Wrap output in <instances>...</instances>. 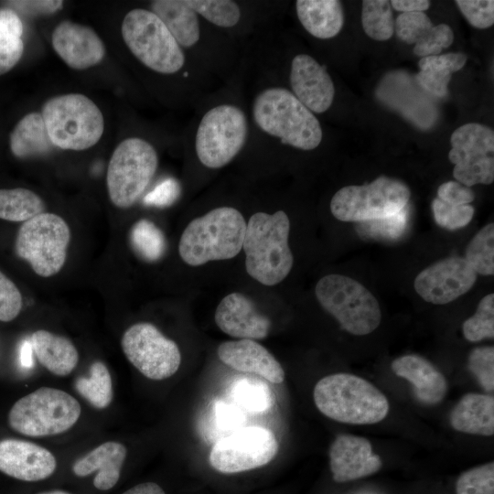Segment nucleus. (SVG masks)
<instances>
[{"label": "nucleus", "mask_w": 494, "mask_h": 494, "mask_svg": "<svg viewBox=\"0 0 494 494\" xmlns=\"http://www.w3.org/2000/svg\"><path fill=\"white\" fill-rule=\"evenodd\" d=\"M158 166L155 147L140 137H129L114 149L109 161L106 184L117 208L132 207L142 197Z\"/></svg>", "instance_id": "1a4fd4ad"}, {"label": "nucleus", "mask_w": 494, "mask_h": 494, "mask_svg": "<svg viewBox=\"0 0 494 494\" xmlns=\"http://www.w3.org/2000/svg\"><path fill=\"white\" fill-rule=\"evenodd\" d=\"M81 413V404L68 392L41 387L14 403L8 424L14 431L27 436H49L70 429Z\"/></svg>", "instance_id": "423d86ee"}, {"label": "nucleus", "mask_w": 494, "mask_h": 494, "mask_svg": "<svg viewBox=\"0 0 494 494\" xmlns=\"http://www.w3.org/2000/svg\"><path fill=\"white\" fill-rule=\"evenodd\" d=\"M290 220L286 213H254L246 223L242 242L248 274L272 286L290 273L294 257L288 244Z\"/></svg>", "instance_id": "f257e3e1"}, {"label": "nucleus", "mask_w": 494, "mask_h": 494, "mask_svg": "<svg viewBox=\"0 0 494 494\" xmlns=\"http://www.w3.org/2000/svg\"><path fill=\"white\" fill-rule=\"evenodd\" d=\"M126 454L123 444L105 442L77 459L72 465V471L78 477L96 472L93 486L100 490H108L118 482Z\"/></svg>", "instance_id": "b1692460"}, {"label": "nucleus", "mask_w": 494, "mask_h": 494, "mask_svg": "<svg viewBox=\"0 0 494 494\" xmlns=\"http://www.w3.org/2000/svg\"><path fill=\"white\" fill-rule=\"evenodd\" d=\"M361 23L364 32L372 39L384 41L394 33V18L390 1H362Z\"/></svg>", "instance_id": "473e14b6"}, {"label": "nucleus", "mask_w": 494, "mask_h": 494, "mask_svg": "<svg viewBox=\"0 0 494 494\" xmlns=\"http://www.w3.org/2000/svg\"><path fill=\"white\" fill-rule=\"evenodd\" d=\"M130 241L136 253L145 261H158L166 252V239L161 230L152 221L142 219L134 224Z\"/></svg>", "instance_id": "72a5a7b5"}, {"label": "nucleus", "mask_w": 494, "mask_h": 494, "mask_svg": "<svg viewBox=\"0 0 494 494\" xmlns=\"http://www.w3.org/2000/svg\"><path fill=\"white\" fill-rule=\"evenodd\" d=\"M315 294L321 306L352 335L370 334L381 324V313L375 296L349 276H323L317 283Z\"/></svg>", "instance_id": "6e6552de"}, {"label": "nucleus", "mask_w": 494, "mask_h": 494, "mask_svg": "<svg viewBox=\"0 0 494 494\" xmlns=\"http://www.w3.org/2000/svg\"><path fill=\"white\" fill-rule=\"evenodd\" d=\"M317 409L335 421L350 424H372L389 413L385 395L363 378L335 373L320 379L314 387Z\"/></svg>", "instance_id": "7ed1b4c3"}, {"label": "nucleus", "mask_w": 494, "mask_h": 494, "mask_svg": "<svg viewBox=\"0 0 494 494\" xmlns=\"http://www.w3.org/2000/svg\"><path fill=\"white\" fill-rule=\"evenodd\" d=\"M463 335L471 342L494 338V295L489 294L481 298L476 313L462 326Z\"/></svg>", "instance_id": "e433bc0d"}, {"label": "nucleus", "mask_w": 494, "mask_h": 494, "mask_svg": "<svg viewBox=\"0 0 494 494\" xmlns=\"http://www.w3.org/2000/svg\"><path fill=\"white\" fill-rule=\"evenodd\" d=\"M292 93L310 112L325 113L331 106L335 86L326 68L307 54L295 56L291 62Z\"/></svg>", "instance_id": "f3484780"}, {"label": "nucleus", "mask_w": 494, "mask_h": 494, "mask_svg": "<svg viewBox=\"0 0 494 494\" xmlns=\"http://www.w3.org/2000/svg\"><path fill=\"white\" fill-rule=\"evenodd\" d=\"M74 387L83 399L98 410L107 408L113 398L110 371L100 360L91 365L88 377L81 376L75 380Z\"/></svg>", "instance_id": "2f4dec72"}, {"label": "nucleus", "mask_w": 494, "mask_h": 494, "mask_svg": "<svg viewBox=\"0 0 494 494\" xmlns=\"http://www.w3.org/2000/svg\"><path fill=\"white\" fill-rule=\"evenodd\" d=\"M121 32L132 54L148 69L174 74L183 68L185 55L180 45L152 11H129L122 22Z\"/></svg>", "instance_id": "0eeeda50"}, {"label": "nucleus", "mask_w": 494, "mask_h": 494, "mask_svg": "<svg viewBox=\"0 0 494 494\" xmlns=\"http://www.w3.org/2000/svg\"><path fill=\"white\" fill-rule=\"evenodd\" d=\"M451 426L461 433L490 436L494 434V397L467 393L450 413Z\"/></svg>", "instance_id": "a878e982"}, {"label": "nucleus", "mask_w": 494, "mask_h": 494, "mask_svg": "<svg viewBox=\"0 0 494 494\" xmlns=\"http://www.w3.org/2000/svg\"><path fill=\"white\" fill-rule=\"evenodd\" d=\"M455 3L472 27L484 29L493 25V0H456Z\"/></svg>", "instance_id": "a18cd8bd"}, {"label": "nucleus", "mask_w": 494, "mask_h": 494, "mask_svg": "<svg viewBox=\"0 0 494 494\" xmlns=\"http://www.w3.org/2000/svg\"><path fill=\"white\" fill-rule=\"evenodd\" d=\"M23 24L10 8L0 9V75L12 70L21 59L24 43Z\"/></svg>", "instance_id": "7c9ffc66"}, {"label": "nucleus", "mask_w": 494, "mask_h": 494, "mask_svg": "<svg viewBox=\"0 0 494 494\" xmlns=\"http://www.w3.org/2000/svg\"><path fill=\"white\" fill-rule=\"evenodd\" d=\"M435 222L447 230H456L467 226L472 220L475 209L471 205H449L439 199L432 202Z\"/></svg>", "instance_id": "79ce46f5"}, {"label": "nucleus", "mask_w": 494, "mask_h": 494, "mask_svg": "<svg viewBox=\"0 0 494 494\" xmlns=\"http://www.w3.org/2000/svg\"><path fill=\"white\" fill-rule=\"evenodd\" d=\"M454 41V32L446 24L434 26L425 37L414 45V55L424 58L438 55Z\"/></svg>", "instance_id": "c03bdc74"}, {"label": "nucleus", "mask_w": 494, "mask_h": 494, "mask_svg": "<svg viewBox=\"0 0 494 494\" xmlns=\"http://www.w3.org/2000/svg\"><path fill=\"white\" fill-rule=\"evenodd\" d=\"M408 222V209L382 219L357 223L358 233L364 238L395 240L405 231Z\"/></svg>", "instance_id": "4c0bfd02"}, {"label": "nucleus", "mask_w": 494, "mask_h": 494, "mask_svg": "<svg viewBox=\"0 0 494 494\" xmlns=\"http://www.w3.org/2000/svg\"><path fill=\"white\" fill-rule=\"evenodd\" d=\"M252 118L263 133L285 145L313 150L322 140V128L315 114L287 89L270 87L253 100Z\"/></svg>", "instance_id": "f03ea898"}, {"label": "nucleus", "mask_w": 494, "mask_h": 494, "mask_svg": "<svg viewBox=\"0 0 494 494\" xmlns=\"http://www.w3.org/2000/svg\"><path fill=\"white\" fill-rule=\"evenodd\" d=\"M121 346L127 360L145 377L160 381L173 376L181 363L178 346L151 323L139 322L128 328Z\"/></svg>", "instance_id": "ddd939ff"}, {"label": "nucleus", "mask_w": 494, "mask_h": 494, "mask_svg": "<svg viewBox=\"0 0 494 494\" xmlns=\"http://www.w3.org/2000/svg\"><path fill=\"white\" fill-rule=\"evenodd\" d=\"M199 16L220 27L236 26L241 18L238 4L231 0H186Z\"/></svg>", "instance_id": "c9c22d12"}, {"label": "nucleus", "mask_w": 494, "mask_h": 494, "mask_svg": "<svg viewBox=\"0 0 494 494\" xmlns=\"http://www.w3.org/2000/svg\"><path fill=\"white\" fill-rule=\"evenodd\" d=\"M217 354L224 364L234 370L257 374L275 384L285 380V371L279 361L252 339L224 341L219 345Z\"/></svg>", "instance_id": "4be33fe9"}, {"label": "nucleus", "mask_w": 494, "mask_h": 494, "mask_svg": "<svg viewBox=\"0 0 494 494\" xmlns=\"http://www.w3.org/2000/svg\"><path fill=\"white\" fill-rule=\"evenodd\" d=\"M122 494H166L163 489L155 482H144L134 486Z\"/></svg>", "instance_id": "5fc2aeb1"}, {"label": "nucleus", "mask_w": 494, "mask_h": 494, "mask_svg": "<svg viewBox=\"0 0 494 494\" xmlns=\"http://www.w3.org/2000/svg\"><path fill=\"white\" fill-rule=\"evenodd\" d=\"M150 11L165 24L180 47L190 48L200 38L199 16L186 0H156Z\"/></svg>", "instance_id": "cd10ccee"}, {"label": "nucleus", "mask_w": 494, "mask_h": 494, "mask_svg": "<svg viewBox=\"0 0 494 494\" xmlns=\"http://www.w3.org/2000/svg\"><path fill=\"white\" fill-rule=\"evenodd\" d=\"M390 3L391 6L402 13L424 12L430 6L428 0H392Z\"/></svg>", "instance_id": "864d4df0"}, {"label": "nucleus", "mask_w": 494, "mask_h": 494, "mask_svg": "<svg viewBox=\"0 0 494 494\" xmlns=\"http://www.w3.org/2000/svg\"><path fill=\"white\" fill-rule=\"evenodd\" d=\"M248 136L244 112L234 104H220L202 116L196 132L195 150L199 162L217 169L228 165L242 149Z\"/></svg>", "instance_id": "f8f14e48"}, {"label": "nucleus", "mask_w": 494, "mask_h": 494, "mask_svg": "<svg viewBox=\"0 0 494 494\" xmlns=\"http://www.w3.org/2000/svg\"><path fill=\"white\" fill-rule=\"evenodd\" d=\"M434 27L424 12L401 13L394 20L396 36L404 43L416 44Z\"/></svg>", "instance_id": "a19ab883"}, {"label": "nucleus", "mask_w": 494, "mask_h": 494, "mask_svg": "<svg viewBox=\"0 0 494 494\" xmlns=\"http://www.w3.org/2000/svg\"><path fill=\"white\" fill-rule=\"evenodd\" d=\"M466 261L481 275L494 274V224L484 226L468 242L466 248Z\"/></svg>", "instance_id": "f704fd0d"}, {"label": "nucleus", "mask_w": 494, "mask_h": 494, "mask_svg": "<svg viewBox=\"0 0 494 494\" xmlns=\"http://www.w3.org/2000/svg\"><path fill=\"white\" fill-rule=\"evenodd\" d=\"M178 193L177 183L173 179H166L144 198V202L146 205L166 207L175 201Z\"/></svg>", "instance_id": "3c124183"}, {"label": "nucleus", "mask_w": 494, "mask_h": 494, "mask_svg": "<svg viewBox=\"0 0 494 494\" xmlns=\"http://www.w3.org/2000/svg\"><path fill=\"white\" fill-rule=\"evenodd\" d=\"M43 117L54 146L81 151L96 145L104 131V119L99 107L81 93H67L48 100Z\"/></svg>", "instance_id": "39448f33"}, {"label": "nucleus", "mask_w": 494, "mask_h": 494, "mask_svg": "<svg viewBox=\"0 0 494 494\" xmlns=\"http://www.w3.org/2000/svg\"><path fill=\"white\" fill-rule=\"evenodd\" d=\"M29 340L38 362L54 375L67 376L78 364V350L64 336L38 329L32 333Z\"/></svg>", "instance_id": "393cba45"}, {"label": "nucleus", "mask_w": 494, "mask_h": 494, "mask_svg": "<svg viewBox=\"0 0 494 494\" xmlns=\"http://www.w3.org/2000/svg\"><path fill=\"white\" fill-rule=\"evenodd\" d=\"M456 494H494V463L463 472L456 482Z\"/></svg>", "instance_id": "ea45409f"}, {"label": "nucleus", "mask_w": 494, "mask_h": 494, "mask_svg": "<svg viewBox=\"0 0 494 494\" xmlns=\"http://www.w3.org/2000/svg\"><path fill=\"white\" fill-rule=\"evenodd\" d=\"M451 74L443 70H422L417 73L416 80L425 91L437 97H444L447 93Z\"/></svg>", "instance_id": "8fccbe9b"}, {"label": "nucleus", "mask_w": 494, "mask_h": 494, "mask_svg": "<svg viewBox=\"0 0 494 494\" xmlns=\"http://www.w3.org/2000/svg\"><path fill=\"white\" fill-rule=\"evenodd\" d=\"M215 323L225 334L240 339H262L270 330V319L241 293L227 295L215 311Z\"/></svg>", "instance_id": "412c9836"}, {"label": "nucleus", "mask_w": 494, "mask_h": 494, "mask_svg": "<svg viewBox=\"0 0 494 494\" xmlns=\"http://www.w3.org/2000/svg\"><path fill=\"white\" fill-rule=\"evenodd\" d=\"M237 402L251 412H263L274 403V397L268 386L260 381L243 379L233 389Z\"/></svg>", "instance_id": "58836bf2"}, {"label": "nucleus", "mask_w": 494, "mask_h": 494, "mask_svg": "<svg viewBox=\"0 0 494 494\" xmlns=\"http://www.w3.org/2000/svg\"><path fill=\"white\" fill-rule=\"evenodd\" d=\"M467 367L485 391L490 392L494 390L493 346L473 349L468 355Z\"/></svg>", "instance_id": "37998d69"}, {"label": "nucleus", "mask_w": 494, "mask_h": 494, "mask_svg": "<svg viewBox=\"0 0 494 494\" xmlns=\"http://www.w3.org/2000/svg\"><path fill=\"white\" fill-rule=\"evenodd\" d=\"M437 199L453 206L468 205L475 199V193L457 181H447L439 186Z\"/></svg>", "instance_id": "09e8293b"}, {"label": "nucleus", "mask_w": 494, "mask_h": 494, "mask_svg": "<svg viewBox=\"0 0 494 494\" xmlns=\"http://www.w3.org/2000/svg\"><path fill=\"white\" fill-rule=\"evenodd\" d=\"M448 158L455 165L457 182L472 187L494 180V132L478 123L466 124L454 131Z\"/></svg>", "instance_id": "4468645a"}, {"label": "nucleus", "mask_w": 494, "mask_h": 494, "mask_svg": "<svg viewBox=\"0 0 494 494\" xmlns=\"http://www.w3.org/2000/svg\"><path fill=\"white\" fill-rule=\"evenodd\" d=\"M395 375L410 381L417 400L427 405L439 403L447 392L445 376L425 358L417 354L401 356L392 362Z\"/></svg>", "instance_id": "5701e85b"}, {"label": "nucleus", "mask_w": 494, "mask_h": 494, "mask_svg": "<svg viewBox=\"0 0 494 494\" xmlns=\"http://www.w3.org/2000/svg\"><path fill=\"white\" fill-rule=\"evenodd\" d=\"M246 221L232 207H219L192 220L178 243L181 259L191 266L228 260L242 249Z\"/></svg>", "instance_id": "20e7f679"}, {"label": "nucleus", "mask_w": 494, "mask_h": 494, "mask_svg": "<svg viewBox=\"0 0 494 494\" xmlns=\"http://www.w3.org/2000/svg\"><path fill=\"white\" fill-rule=\"evenodd\" d=\"M11 5L17 10L31 16L50 15L62 7L59 0L12 1Z\"/></svg>", "instance_id": "603ef678"}, {"label": "nucleus", "mask_w": 494, "mask_h": 494, "mask_svg": "<svg viewBox=\"0 0 494 494\" xmlns=\"http://www.w3.org/2000/svg\"><path fill=\"white\" fill-rule=\"evenodd\" d=\"M467 57L461 52H451L444 55L428 56L422 58L418 66L422 70H434L448 71L450 73L461 70L466 64Z\"/></svg>", "instance_id": "de8ad7c7"}, {"label": "nucleus", "mask_w": 494, "mask_h": 494, "mask_svg": "<svg viewBox=\"0 0 494 494\" xmlns=\"http://www.w3.org/2000/svg\"><path fill=\"white\" fill-rule=\"evenodd\" d=\"M38 494H70L67 491H64V490H50V491H45V492H41V493H38Z\"/></svg>", "instance_id": "4d7b16f0"}, {"label": "nucleus", "mask_w": 494, "mask_h": 494, "mask_svg": "<svg viewBox=\"0 0 494 494\" xmlns=\"http://www.w3.org/2000/svg\"><path fill=\"white\" fill-rule=\"evenodd\" d=\"M329 464L336 482L368 477L381 467V459L373 454L370 441L353 435H340L329 447Z\"/></svg>", "instance_id": "aec40b11"}, {"label": "nucleus", "mask_w": 494, "mask_h": 494, "mask_svg": "<svg viewBox=\"0 0 494 494\" xmlns=\"http://www.w3.org/2000/svg\"><path fill=\"white\" fill-rule=\"evenodd\" d=\"M53 146L43 117L38 113L25 115L10 134V149L19 158L46 155Z\"/></svg>", "instance_id": "c85d7f7f"}, {"label": "nucleus", "mask_w": 494, "mask_h": 494, "mask_svg": "<svg viewBox=\"0 0 494 494\" xmlns=\"http://www.w3.org/2000/svg\"><path fill=\"white\" fill-rule=\"evenodd\" d=\"M20 362L26 368H30L33 365V349L30 340L24 341L21 346Z\"/></svg>", "instance_id": "6e6d98bb"}, {"label": "nucleus", "mask_w": 494, "mask_h": 494, "mask_svg": "<svg viewBox=\"0 0 494 494\" xmlns=\"http://www.w3.org/2000/svg\"><path fill=\"white\" fill-rule=\"evenodd\" d=\"M295 9L304 28L315 38H334L343 27L344 11L340 1L297 0Z\"/></svg>", "instance_id": "bb28decb"}, {"label": "nucleus", "mask_w": 494, "mask_h": 494, "mask_svg": "<svg viewBox=\"0 0 494 494\" xmlns=\"http://www.w3.org/2000/svg\"><path fill=\"white\" fill-rule=\"evenodd\" d=\"M410 196L403 181L381 176L370 184L341 188L331 199L330 210L341 221L373 220L400 212L407 207Z\"/></svg>", "instance_id": "9d476101"}, {"label": "nucleus", "mask_w": 494, "mask_h": 494, "mask_svg": "<svg viewBox=\"0 0 494 494\" xmlns=\"http://www.w3.org/2000/svg\"><path fill=\"white\" fill-rule=\"evenodd\" d=\"M70 242V230L60 216L43 212L23 222L15 250L41 277L57 274L64 266Z\"/></svg>", "instance_id": "9b49d317"}, {"label": "nucleus", "mask_w": 494, "mask_h": 494, "mask_svg": "<svg viewBox=\"0 0 494 494\" xmlns=\"http://www.w3.org/2000/svg\"><path fill=\"white\" fill-rule=\"evenodd\" d=\"M43 199L35 192L24 188L0 189V219L25 222L45 212Z\"/></svg>", "instance_id": "c756f323"}, {"label": "nucleus", "mask_w": 494, "mask_h": 494, "mask_svg": "<svg viewBox=\"0 0 494 494\" xmlns=\"http://www.w3.org/2000/svg\"><path fill=\"white\" fill-rule=\"evenodd\" d=\"M477 275L464 257L451 256L421 271L413 285L426 302L445 305L468 292L476 283Z\"/></svg>", "instance_id": "dca6fc26"}, {"label": "nucleus", "mask_w": 494, "mask_h": 494, "mask_svg": "<svg viewBox=\"0 0 494 494\" xmlns=\"http://www.w3.org/2000/svg\"><path fill=\"white\" fill-rule=\"evenodd\" d=\"M22 295L17 286L0 271V321L9 322L20 313Z\"/></svg>", "instance_id": "49530a36"}, {"label": "nucleus", "mask_w": 494, "mask_h": 494, "mask_svg": "<svg viewBox=\"0 0 494 494\" xmlns=\"http://www.w3.org/2000/svg\"><path fill=\"white\" fill-rule=\"evenodd\" d=\"M277 451L278 442L272 431L249 426L220 439L211 448L209 460L215 470L232 474L268 464Z\"/></svg>", "instance_id": "2eb2a0df"}, {"label": "nucleus", "mask_w": 494, "mask_h": 494, "mask_svg": "<svg viewBox=\"0 0 494 494\" xmlns=\"http://www.w3.org/2000/svg\"><path fill=\"white\" fill-rule=\"evenodd\" d=\"M51 41L59 58L74 70L93 67L105 56L104 44L91 27L69 20L55 27Z\"/></svg>", "instance_id": "6ab92c4d"}, {"label": "nucleus", "mask_w": 494, "mask_h": 494, "mask_svg": "<svg viewBox=\"0 0 494 494\" xmlns=\"http://www.w3.org/2000/svg\"><path fill=\"white\" fill-rule=\"evenodd\" d=\"M57 467L53 454L32 442L7 438L0 441V471L23 481H39Z\"/></svg>", "instance_id": "a211bd4d"}]
</instances>
